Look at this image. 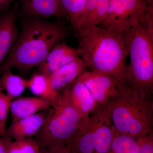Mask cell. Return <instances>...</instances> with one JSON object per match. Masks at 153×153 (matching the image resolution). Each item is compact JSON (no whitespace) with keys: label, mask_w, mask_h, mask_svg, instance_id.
Listing matches in <instances>:
<instances>
[{"label":"cell","mask_w":153,"mask_h":153,"mask_svg":"<svg viewBox=\"0 0 153 153\" xmlns=\"http://www.w3.org/2000/svg\"><path fill=\"white\" fill-rule=\"evenodd\" d=\"M71 102L83 118L95 112V102L81 75L68 85Z\"/></svg>","instance_id":"cell-13"},{"label":"cell","mask_w":153,"mask_h":153,"mask_svg":"<svg viewBox=\"0 0 153 153\" xmlns=\"http://www.w3.org/2000/svg\"><path fill=\"white\" fill-rule=\"evenodd\" d=\"M48 153H72L66 146H61L52 149H48Z\"/></svg>","instance_id":"cell-26"},{"label":"cell","mask_w":153,"mask_h":153,"mask_svg":"<svg viewBox=\"0 0 153 153\" xmlns=\"http://www.w3.org/2000/svg\"><path fill=\"white\" fill-rule=\"evenodd\" d=\"M21 16L46 19L65 16L60 0H18Z\"/></svg>","instance_id":"cell-10"},{"label":"cell","mask_w":153,"mask_h":153,"mask_svg":"<svg viewBox=\"0 0 153 153\" xmlns=\"http://www.w3.org/2000/svg\"><path fill=\"white\" fill-rule=\"evenodd\" d=\"M95 117L92 114L81 125L66 146L72 153H94Z\"/></svg>","instance_id":"cell-14"},{"label":"cell","mask_w":153,"mask_h":153,"mask_svg":"<svg viewBox=\"0 0 153 153\" xmlns=\"http://www.w3.org/2000/svg\"><path fill=\"white\" fill-rule=\"evenodd\" d=\"M79 57L91 71L108 74L119 85H126L128 49L123 34L99 26L75 32Z\"/></svg>","instance_id":"cell-1"},{"label":"cell","mask_w":153,"mask_h":153,"mask_svg":"<svg viewBox=\"0 0 153 153\" xmlns=\"http://www.w3.org/2000/svg\"><path fill=\"white\" fill-rule=\"evenodd\" d=\"M109 107L113 127L120 134L136 139L153 132V95L141 93L128 85H119Z\"/></svg>","instance_id":"cell-3"},{"label":"cell","mask_w":153,"mask_h":153,"mask_svg":"<svg viewBox=\"0 0 153 153\" xmlns=\"http://www.w3.org/2000/svg\"><path fill=\"white\" fill-rule=\"evenodd\" d=\"M67 34L66 28L59 23L40 18L22 16L20 33L0 66V75L8 69L16 68L25 73L38 66Z\"/></svg>","instance_id":"cell-2"},{"label":"cell","mask_w":153,"mask_h":153,"mask_svg":"<svg viewBox=\"0 0 153 153\" xmlns=\"http://www.w3.org/2000/svg\"><path fill=\"white\" fill-rule=\"evenodd\" d=\"M153 18V0H109L104 19L98 26L118 34Z\"/></svg>","instance_id":"cell-6"},{"label":"cell","mask_w":153,"mask_h":153,"mask_svg":"<svg viewBox=\"0 0 153 153\" xmlns=\"http://www.w3.org/2000/svg\"><path fill=\"white\" fill-rule=\"evenodd\" d=\"M123 34L130 57L126 84L153 95V19L137 24Z\"/></svg>","instance_id":"cell-4"},{"label":"cell","mask_w":153,"mask_h":153,"mask_svg":"<svg viewBox=\"0 0 153 153\" xmlns=\"http://www.w3.org/2000/svg\"><path fill=\"white\" fill-rule=\"evenodd\" d=\"M82 79L96 105V111L108 108L118 93L119 84L108 74L94 71H85Z\"/></svg>","instance_id":"cell-7"},{"label":"cell","mask_w":153,"mask_h":153,"mask_svg":"<svg viewBox=\"0 0 153 153\" xmlns=\"http://www.w3.org/2000/svg\"><path fill=\"white\" fill-rule=\"evenodd\" d=\"M49 108L12 122L7 128L5 136L15 140L35 136L44 125L49 113Z\"/></svg>","instance_id":"cell-11"},{"label":"cell","mask_w":153,"mask_h":153,"mask_svg":"<svg viewBox=\"0 0 153 153\" xmlns=\"http://www.w3.org/2000/svg\"><path fill=\"white\" fill-rule=\"evenodd\" d=\"M86 68L80 57L62 66L48 76L52 89L58 93L83 74Z\"/></svg>","instance_id":"cell-15"},{"label":"cell","mask_w":153,"mask_h":153,"mask_svg":"<svg viewBox=\"0 0 153 153\" xmlns=\"http://www.w3.org/2000/svg\"><path fill=\"white\" fill-rule=\"evenodd\" d=\"M109 0H88L74 29V32L92 26H98L104 19Z\"/></svg>","instance_id":"cell-17"},{"label":"cell","mask_w":153,"mask_h":153,"mask_svg":"<svg viewBox=\"0 0 153 153\" xmlns=\"http://www.w3.org/2000/svg\"><path fill=\"white\" fill-rule=\"evenodd\" d=\"M113 131L112 140L107 153H138L140 145L137 140L128 135L119 133L113 127Z\"/></svg>","instance_id":"cell-20"},{"label":"cell","mask_w":153,"mask_h":153,"mask_svg":"<svg viewBox=\"0 0 153 153\" xmlns=\"http://www.w3.org/2000/svg\"><path fill=\"white\" fill-rule=\"evenodd\" d=\"M50 105V100L39 97H20L13 100L10 108L12 122L48 109Z\"/></svg>","instance_id":"cell-16"},{"label":"cell","mask_w":153,"mask_h":153,"mask_svg":"<svg viewBox=\"0 0 153 153\" xmlns=\"http://www.w3.org/2000/svg\"><path fill=\"white\" fill-rule=\"evenodd\" d=\"M18 0H0V13L8 10L12 3Z\"/></svg>","instance_id":"cell-27"},{"label":"cell","mask_w":153,"mask_h":153,"mask_svg":"<svg viewBox=\"0 0 153 153\" xmlns=\"http://www.w3.org/2000/svg\"><path fill=\"white\" fill-rule=\"evenodd\" d=\"M79 57L77 49L60 42L53 47L44 61L37 67L39 73L49 76Z\"/></svg>","instance_id":"cell-9"},{"label":"cell","mask_w":153,"mask_h":153,"mask_svg":"<svg viewBox=\"0 0 153 153\" xmlns=\"http://www.w3.org/2000/svg\"><path fill=\"white\" fill-rule=\"evenodd\" d=\"M137 140L140 145L138 153H153V132L147 136Z\"/></svg>","instance_id":"cell-24"},{"label":"cell","mask_w":153,"mask_h":153,"mask_svg":"<svg viewBox=\"0 0 153 153\" xmlns=\"http://www.w3.org/2000/svg\"><path fill=\"white\" fill-rule=\"evenodd\" d=\"M11 69L4 70L0 75V87L11 98L19 97L27 87V79L14 74Z\"/></svg>","instance_id":"cell-18"},{"label":"cell","mask_w":153,"mask_h":153,"mask_svg":"<svg viewBox=\"0 0 153 153\" xmlns=\"http://www.w3.org/2000/svg\"><path fill=\"white\" fill-rule=\"evenodd\" d=\"M39 153H48V149L40 148V152H39Z\"/></svg>","instance_id":"cell-28"},{"label":"cell","mask_w":153,"mask_h":153,"mask_svg":"<svg viewBox=\"0 0 153 153\" xmlns=\"http://www.w3.org/2000/svg\"><path fill=\"white\" fill-rule=\"evenodd\" d=\"M40 147L32 138L11 142L8 153H39Z\"/></svg>","instance_id":"cell-22"},{"label":"cell","mask_w":153,"mask_h":153,"mask_svg":"<svg viewBox=\"0 0 153 153\" xmlns=\"http://www.w3.org/2000/svg\"><path fill=\"white\" fill-rule=\"evenodd\" d=\"M88 0H60L65 16L68 17L71 27L74 29L83 13Z\"/></svg>","instance_id":"cell-21"},{"label":"cell","mask_w":153,"mask_h":153,"mask_svg":"<svg viewBox=\"0 0 153 153\" xmlns=\"http://www.w3.org/2000/svg\"><path fill=\"white\" fill-rule=\"evenodd\" d=\"M13 100L4 93V91L0 87V137L5 136L8 114Z\"/></svg>","instance_id":"cell-23"},{"label":"cell","mask_w":153,"mask_h":153,"mask_svg":"<svg viewBox=\"0 0 153 153\" xmlns=\"http://www.w3.org/2000/svg\"><path fill=\"white\" fill-rule=\"evenodd\" d=\"M12 141L11 138L0 137V153H8L9 146Z\"/></svg>","instance_id":"cell-25"},{"label":"cell","mask_w":153,"mask_h":153,"mask_svg":"<svg viewBox=\"0 0 153 153\" xmlns=\"http://www.w3.org/2000/svg\"><path fill=\"white\" fill-rule=\"evenodd\" d=\"M93 114L95 117L94 153H107L110 148L113 135L109 109L108 108Z\"/></svg>","instance_id":"cell-12"},{"label":"cell","mask_w":153,"mask_h":153,"mask_svg":"<svg viewBox=\"0 0 153 153\" xmlns=\"http://www.w3.org/2000/svg\"><path fill=\"white\" fill-rule=\"evenodd\" d=\"M86 119L80 115L71 102L67 86L51 102L46 120L33 139L43 149L65 146Z\"/></svg>","instance_id":"cell-5"},{"label":"cell","mask_w":153,"mask_h":153,"mask_svg":"<svg viewBox=\"0 0 153 153\" xmlns=\"http://www.w3.org/2000/svg\"><path fill=\"white\" fill-rule=\"evenodd\" d=\"M17 2L12 9L0 13V66L5 60L18 36L16 21L20 16Z\"/></svg>","instance_id":"cell-8"},{"label":"cell","mask_w":153,"mask_h":153,"mask_svg":"<svg viewBox=\"0 0 153 153\" xmlns=\"http://www.w3.org/2000/svg\"><path fill=\"white\" fill-rule=\"evenodd\" d=\"M27 87L35 95L53 101L57 94L52 89L49 76L42 73H36L27 79Z\"/></svg>","instance_id":"cell-19"}]
</instances>
